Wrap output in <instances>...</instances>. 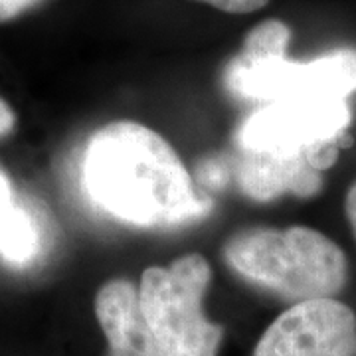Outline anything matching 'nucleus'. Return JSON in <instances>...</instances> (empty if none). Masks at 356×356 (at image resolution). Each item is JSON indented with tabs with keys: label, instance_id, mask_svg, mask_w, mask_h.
<instances>
[{
	"label": "nucleus",
	"instance_id": "obj_13",
	"mask_svg": "<svg viewBox=\"0 0 356 356\" xmlns=\"http://www.w3.org/2000/svg\"><path fill=\"white\" fill-rule=\"evenodd\" d=\"M14 191L10 184V178L6 177V172L0 168V216L6 214L14 206Z\"/></svg>",
	"mask_w": 356,
	"mask_h": 356
},
{
	"label": "nucleus",
	"instance_id": "obj_7",
	"mask_svg": "<svg viewBox=\"0 0 356 356\" xmlns=\"http://www.w3.org/2000/svg\"><path fill=\"white\" fill-rule=\"evenodd\" d=\"M93 311L107 341L103 356H166L140 311L139 285L127 280L105 281Z\"/></svg>",
	"mask_w": 356,
	"mask_h": 356
},
{
	"label": "nucleus",
	"instance_id": "obj_10",
	"mask_svg": "<svg viewBox=\"0 0 356 356\" xmlns=\"http://www.w3.org/2000/svg\"><path fill=\"white\" fill-rule=\"evenodd\" d=\"M196 2L214 6L216 10L228 14H250L261 10L269 0H196Z\"/></svg>",
	"mask_w": 356,
	"mask_h": 356
},
{
	"label": "nucleus",
	"instance_id": "obj_11",
	"mask_svg": "<svg viewBox=\"0 0 356 356\" xmlns=\"http://www.w3.org/2000/svg\"><path fill=\"white\" fill-rule=\"evenodd\" d=\"M40 2H44V0H0V24L10 22L14 18L30 13L32 8L38 6Z\"/></svg>",
	"mask_w": 356,
	"mask_h": 356
},
{
	"label": "nucleus",
	"instance_id": "obj_4",
	"mask_svg": "<svg viewBox=\"0 0 356 356\" xmlns=\"http://www.w3.org/2000/svg\"><path fill=\"white\" fill-rule=\"evenodd\" d=\"M210 281L212 267L200 254L143 271L140 311L166 356H218L224 327L204 313Z\"/></svg>",
	"mask_w": 356,
	"mask_h": 356
},
{
	"label": "nucleus",
	"instance_id": "obj_12",
	"mask_svg": "<svg viewBox=\"0 0 356 356\" xmlns=\"http://www.w3.org/2000/svg\"><path fill=\"white\" fill-rule=\"evenodd\" d=\"M16 129V111L10 107V103L0 97V139L10 135Z\"/></svg>",
	"mask_w": 356,
	"mask_h": 356
},
{
	"label": "nucleus",
	"instance_id": "obj_8",
	"mask_svg": "<svg viewBox=\"0 0 356 356\" xmlns=\"http://www.w3.org/2000/svg\"><path fill=\"white\" fill-rule=\"evenodd\" d=\"M238 182L245 196L267 202L283 194L299 198L315 196L323 186V172L301 156H271V154L243 153L238 166Z\"/></svg>",
	"mask_w": 356,
	"mask_h": 356
},
{
	"label": "nucleus",
	"instance_id": "obj_5",
	"mask_svg": "<svg viewBox=\"0 0 356 356\" xmlns=\"http://www.w3.org/2000/svg\"><path fill=\"white\" fill-rule=\"evenodd\" d=\"M353 123L346 97H295L261 105L238 131L243 153L301 156L327 145H343ZM309 159V156H307Z\"/></svg>",
	"mask_w": 356,
	"mask_h": 356
},
{
	"label": "nucleus",
	"instance_id": "obj_9",
	"mask_svg": "<svg viewBox=\"0 0 356 356\" xmlns=\"http://www.w3.org/2000/svg\"><path fill=\"white\" fill-rule=\"evenodd\" d=\"M38 228L32 214L22 204L14 206L0 216V255L14 266L34 259L38 252Z\"/></svg>",
	"mask_w": 356,
	"mask_h": 356
},
{
	"label": "nucleus",
	"instance_id": "obj_1",
	"mask_svg": "<svg viewBox=\"0 0 356 356\" xmlns=\"http://www.w3.org/2000/svg\"><path fill=\"white\" fill-rule=\"evenodd\" d=\"M83 184L102 210L139 228L178 226L210 210L172 145L135 121H113L91 135Z\"/></svg>",
	"mask_w": 356,
	"mask_h": 356
},
{
	"label": "nucleus",
	"instance_id": "obj_6",
	"mask_svg": "<svg viewBox=\"0 0 356 356\" xmlns=\"http://www.w3.org/2000/svg\"><path fill=\"white\" fill-rule=\"evenodd\" d=\"M252 356H356V313L337 299L295 303L267 327Z\"/></svg>",
	"mask_w": 356,
	"mask_h": 356
},
{
	"label": "nucleus",
	"instance_id": "obj_3",
	"mask_svg": "<svg viewBox=\"0 0 356 356\" xmlns=\"http://www.w3.org/2000/svg\"><path fill=\"white\" fill-rule=\"evenodd\" d=\"M291 28L269 18L252 28L224 70V88L238 99L273 103L295 97H350L356 91V50H337L309 62L291 60Z\"/></svg>",
	"mask_w": 356,
	"mask_h": 356
},
{
	"label": "nucleus",
	"instance_id": "obj_14",
	"mask_svg": "<svg viewBox=\"0 0 356 356\" xmlns=\"http://www.w3.org/2000/svg\"><path fill=\"white\" fill-rule=\"evenodd\" d=\"M344 212H346V220L350 224V229L356 238V182L350 186V191L346 192V200H344Z\"/></svg>",
	"mask_w": 356,
	"mask_h": 356
},
{
	"label": "nucleus",
	"instance_id": "obj_2",
	"mask_svg": "<svg viewBox=\"0 0 356 356\" xmlns=\"http://www.w3.org/2000/svg\"><path fill=\"white\" fill-rule=\"evenodd\" d=\"M224 259L240 277L293 305L334 299L348 281L343 248L307 226L238 232L224 245Z\"/></svg>",
	"mask_w": 356,
	"mask_h": 356
}]
</instances>
